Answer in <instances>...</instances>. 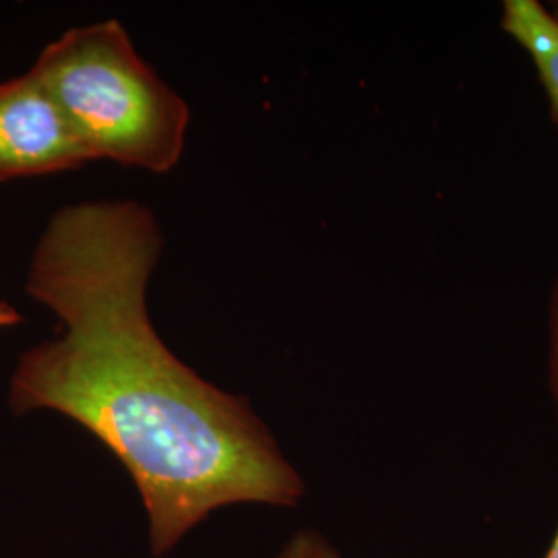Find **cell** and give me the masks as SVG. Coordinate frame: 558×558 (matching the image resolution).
<instances>
[{"label": "cell", "mask_w": 558, "mask_h": 558, "mask_svg": "<svg viewBox=\"0 0 558 558\" xmlns=\"http://www.w3.org/2000/svg\"><path fill=\"white\" fill-rule=\"evenodd\" d=\"M161 246L160 223L137 201L59 209L25 288L62 331L21 356L9 391L17 414L60 412L119 458L149 513L156 557L220 507H294L304 495L248 401L201 379L154 329L147 283Z\"/></svg>", "instance_id": "cell-1"}, {"label": "cell", "mask_w": 558, "mask_h": 558, "mask_svg": "<svg viewBox=\"0 0 558 558\" xmlns=\"http://www.w3.org/2000/svg\"><path fill=\"white\" fill-rule=\"evenodd\" d=\"M32 73L92 161L166 174L182 158L191 108L141 59L119 21L64 32L44 48Z\"/></svg>", "instance_id": "cell-2"}, {"label": "cell", "mask_w": 558, "mask_h": 558, "mask_svg": "<svg viewBox=\"0 0 558 558\" xmlns=\"http://www.w3.org/2000/svg\"><path fill=\"white\" fill-rule=\"evenodd\" d=\"M85 161L89 154L32 71L0 83V182L75 170Z\"/></svg>", "instance_id": "cell-3"}, {"label": "cell", "mask_w": 558, "mask_h": 558, "mask_svg": "<svg viewBox=\"0 0 558 558\" xmlns=\"http://www.w3.org/2000/svg\"><path fill=\"white\" fill-rule=\"evenodd\" d=\"M502 29L532 57L558 126V17L536 0H507Z\"/></svg>", "instance_id": "cell-4"}, {"label": "cell", "mask_w": 558, "mask_h": 558, "mask_svg": "<svg viewBox=\"0 0 558 558\" xmlns=\"http://www.w3.org/2000/svg\"><path fill=\"white\" fill-rule=\"evenodd\" d=\"M278 558H341L338 550L315 530H302L290 539Z\"/></svg>", "instance_id": "cell-5"}, {"label": "cell", "mask_w": 558, "mask_h": 558, "mask_svg": "<svg viewBox=\"0 0 558 558\" xmlns=\"http://www.w3.org/2000/svg\"><path fill=\"white\" fill-rule=\"evenodd\" d=\"M550 391L557 401L558 410V281L553 299V317H550Z\"/></svg>", "instance_id": "cell-6"}, {"label": "cell", "mask_w": 558, "mask_h": 558, "mask_svg": "<svg viewBox=\"0 0 558 558\" xmlns=\"http://www.w3.org/2000/svg\"><path fill=\"white\" fill-rule=\"evenodd\" d=\"M21 315L7 302H0V327H13L20 325Z\"/></svg>", "instance_id": "cell-7"}, {"label": "cell", "mask_w": 558, "mask_h": 558, "mask_svg": "<svg viewBox=\"0 0 558 558\" xmlns=\"http://www.w3.org/2000/svg\"><path fill=\"white\" fill-rule=\"evenodd\" d=\"M544 558H558V527L557 534H555V538H553V544H550V548H548V553H546V557Z\"/></svg>", "instance_id": "cell-8"}, {"label": "cell", "mask_w": 558, "mask_h": 558, "mask_svg": "<svg viewBox=\"0 0 558 558\" xmlns=\"http://www.w3.org/2000/svg\"><path fill=\"white\" fill-rule=\"evenodd\" d=\"M550 11H553V13H555V15H557L558 17V2H555V4H553V9H550Z\"/></svg>", "instance_id": "cell-9"}]
</instances>
